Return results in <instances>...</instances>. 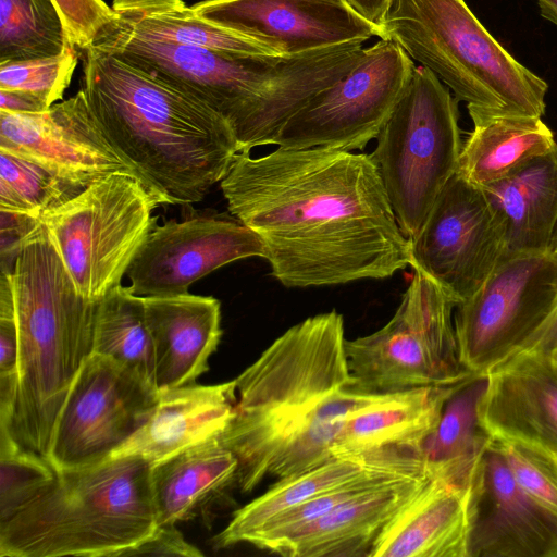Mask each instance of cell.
I'll list each match as a JSON object with an SVG mask.
<instances>
[{"label": "cell", "mask_w": 557, "mask_h": 557, "mask_svg": "<svg viewBox=\"0 0 557 557\" xmlns=\"http://www.w3.org/2000/svg\"><path fill=\"white\" fill-rule=\"evenodd\" d=\"M231 214L262 240L286 287L386 278L410 263L371 154L278 147L236 154L220 182Z\"/></svg>", "instance_id": "cell-1"}, {"label": "cell", "mask_w": 557, "mask_h": 557, "mask_svg": "<svg viewBox=\"0 0 557 557\" xmlns=\"http://www.w3.org/2000/svg\"><path fill=\"white\" fill-rule=\"evenodd\" d=\"M346 341L337 311L307 318L235 379V411L220 437L239 461L242 492L334 459L347 420L383 394L354 387Z\"/></svg>", "instance_id": "cell-2"}, {"label": "cell", "mask_w": 557, "mask_h": 557, "mask_svg": "<svg viewBox=\"0 0 557 557\" xmlns=\"http://www.w3.org/2000/svg\"><path fill=\"white\" fill-rule=\"evenodd\" d=\"M82 88L113 146L160 205H189L221 182L239 144L230 124L197 99L151 74L88 48Z\"/></svg>", "instance_id": "cell-3"}, {"label": "cell", "mask_w": 557, "mask_h": 557, "mask_svg": "<svg viewBox=\"0 0 557 557\" xmlns=\"http://www.w3.org/2000/svg\"><path fill=\"white\" fill-rule=\"evenodd\" d=\"M11 274L18 334V386L7 429L47 459L59 412L94 351L99 301L75 286L39 220L24 237Z\"/></svg>", "instance_id": "cell-4"}, {"label": "cell", "mask_w": 557, "mask_h": 557, "mask_svg": "<svg viewBox=\"0 0 557 557\" xmlns=\"http://www.w3.org/2000/svg\"><path fill=\"white\" fill-rule=\"evenodd\" d=\"M151 465L136 456L57 471L0 522V557H120L157 528Z\"/></svg>", "instance_id": "cell-5"}, {"label": "cell", "mask_w": 557, "mask_h": 557, "mask_svg": "<svg viewBox=\"0 0 557 557\" xmlns=\"http://www.w3.org/2000/svg\"><path fill=\"white\" fill-rule=\"evenodd\" d=\"M467 106L542 117L547 83L516 60L465 0H392L380 23Z\"/></svg>", "instance_id": "cell-6"}, {"label": "cell", "mask_w": 557, "mask_h": 557, "mask_svg": "<svg viewBox=\"0 0 557 557\" xmlns=\"http://www.w3.org/2000/svg\"><path fill=\"white\" fill-rule=\"evenodd\" d=\"M90 48L107 51L209 107L230 124L240 152L274 144L281 129L273 103L277 87L306 54H240L176 45L135 34L116 18Z\"/></svg>", "instance_id": "cell-7"}, {"label": "cell", "mask_w": 557, "mask_h": 557, "mask_svg": "<svg viewBox=\"0 0 557 557\" xmlns=\"http://www.w3.org/2000/svg\"><path fill=\"white\" fill-rule=\"evenodd\" d=\"M457 101L435 74L416 66L376 137L371 157L408 239L456 174L462 147Z\"/></svg>", "instance_id": "cell-8"}, {"label": "cell", "mask_w": 557, "mask_h": 557, "mask_svg": "<svg viewBox=\"0 0 557 557\" xmlns=\"http://www.w3.org/2000/svg\"><path fill=\"white\" fill-rule=\"evenodd\" d=\"M159 201L135 177H103L46 212L45 225L77 289L100 301L121 285L154 227Z\"/></svg>", "instance_id": "cell-9"}, {"label": "cell", "mask_w": 557, "mask_h": 557, "mask_svg": "<svg viewBox=\"0 0 557 557\" xmlns=\"http://www.w3.org/2000/svg\"><path fill=\"white\" fill-rule=\"evenodd\" d=\"M413 271L392 319L372 334L346 341L354 387L359 391L453 385L474 375L459 360L456 301L422 271Z\"/></svg>", "instance_id": "cell-10"}, {"label": "cell", "mask_w": 557, "mask_h": 557, "mask_svg": "<svg viewBox=\"0 0 557 557\" xmlns=\"http://www.w3.org/2000/svg\"><path fill=\"white\" fill-rule=\"evenodd\" d=\"M557 304V252L507 253L455 309L459 360L485 374L516 354Z\"/></svg>", "instance_id": "cell-11"}, {"label": "cell", "mask_w": 557, "mask_h": 557, "mask_svg": "<svg viewBox=\"0 0 557 557\" xmlns=\"http://www.w3.org/2000/svg\"><path fill=\"white\" fill-rule=\"evenodd\" d=\"M393 40L366 48L360 61L283 125L274 145L290 149L326 147L352 151L377 137L414 70Z\"/></svg>", "instance_id": "cell-12"}, {"label": "cell", "mask_w": 557, "mask_h": 557, "mask_svg": "<svg viewBox=\"0 0 557 557\" xmlns=\"http://www.w3.org/2000/svg\"><path fill=\"white\" fill-rule=\"evenodd\" d=\"M159 395L136 371L92 352L59 412L47 460L57 471L107 460L146 422Z\"/></svg>", "instance_id": "cell-13"}, {"label": "cell", "mask_w": 557, "mask_h": 557, "mask_svg": "<svg viewBox=\"0 0 557 557\" xmlns=\"http://www.w3.org/2000/svg\"><path fill=\"white\" fill-rule=\"evenodd\" d=\"M409 265L460 304L473 295L507 253L502 216L481 187L458 174L445 185L416 237Z\"/></svg>", "instance_id": "cell-14"}, {"label": "cell", "mask_w": 557, "mask_h": 557, "mask_svg": "<svg viewBox=\"0 0 557 557\" xmlns=\"http://www.w3.org/2000/svg\"><path fill=\"white\" fill-rule=\"evenodd\" d=\"M0 150L81 189L112 174H127L149 191L137 168L110 141L82 90L44 112L0 111Z\"/></svg>", "instance_id": "cell-15"}, {"label": "cell", "mask_w": 557, "mask_h": 557, "mask_svg": "<svg viewBox=\"0 0 557 557\" xmlns=\"http://www.w3.org/2000/svg\"><path fill=\"white\" fill-rule=\"evenodd\" d=\"M265 257L260 237L236 218L197 216L154 226L128 268L140 297L188 293L189 286L236 260Z\"/></svg>", "instance_id": "cell-16"}, {"label": "cell", "mask_w": 557, "mask_h": 557, "mask_svg": "<svg viewBox=\"0 0 557 557\" xmlns=\"http://www.w3.org/2000/svg\"><path fill=\"white\" fill-rule=\"evenodd\" d=\"M194 13L250 38L277 55H299L382 38L380 26L345 0H205Z\"/></svg>", "instance_id": "cell-17"}, {"label": "cell", "mask_w": 557, "mask_h": 557, "mask_svg": "<svg viewBox=\"0 0 557 557\" xmlns=\"http://www.w3.org/2000/svg\"><path fill=\"white\" fill-rule=\"evenodd\" d=\"M483 482L484 458L468 473H426L369 557H470Z\"/></svg>", "instance_id": "cell-18"}, {"label": "cell", "mask_w": 557, "mask_h": 557, "mask_svg": "<svg viewBox=\"0 0 557 557\" xmlns=\"http://www.w3.org/2000/svg\"><path fill=\"white\" fill-rule=\"evenodd\" d=\"M557 517L517 483L496 447L484 455V482L470 557H556Z\"/></svg>", "instance_id": "cell-19"}, {"label": "cell", "mask_w": 557, "mask_h": 557, "mask_svg": "<svg viewBox=\"0 0 557 557\" xmlns=\"http://www.w3.org/2000/svg\"><path fill=\"white\" fill-rule=\"evenodd\" d=\"M479 405L492 438L536 442L557 449V371L547 357L516 354L486 373Z\"/></svg>", "instance_id": "cell-20"}, {"label": "cell", "mask_w": 557, "mask_h": 557, "mask_svg": "<svg viewBox=\"0 0 557 557\" xmlns=\"http://www.w3.org/2000/svg\"><path fill=\"white\" fill-rule=\"evenodd\" d=\"M236 400L235 380L162 389L146 422L108 459L136 456L154 466L221 435L233 418Z\"/></svg>", "instance_id": "cell-21"}, {"label": "cell", "mask_w": 557, "mask_h": 557, "mask_svg": "<svg viewBox=\"0 0 557 557\" xmlns=\"http://www.w3.org/2000/svg\"><path fill=\"white\" fill-rule=\"evenodd\" d=\"M154 348L159 391L194 384L209 370L221 336V305L189 293L143 297Z\"/></svg>", "instance_id": "cell-22"}, {"label": "cell", "mask_w": 557, "mask_h": 557, "mask_svg": "<svg viewBox=\"0 0 557 557\" xmlns=\"http://www.w3.org/2000/svg\"><path fill=\"white\" fill-rule=\"evenodd\" d=\"M470 377L453 385L383 393L350 416L332 449L334 458L383 451L421 456L422 444L437 425L446 403Z\"/></svg>", "instance_id": "cell-23"}, {"label": "cell", "mask_w": 557, "mask_h": 557, "mask_svg": "<svg viewBox=\"0 0 557 557\" xmlns=\"http://www.w3.org/2000/svg\"><path fill=\"white\" fill-rule=\"evenodd\" d=\"M426 473L364 494L294 531L268 550L288 557H369L373 544Z\"/></svg>", "instance_id": "cell-24"}, {"label": "cell", "mask_w": 557, "mask_h": 557, "mask_svg": "<svg viewBox=\"0 0 557 557\" xmlns=\"http://www.w3.org/2000/svg\"><path fill=\"white\" fill-rule=\"evenodd\" d=\"M239 461L220 435L151 466L157 525L207 520L228 487L237 485Z\"/></svg>", "instance_id": "cell-25"}, {"label": "cell", "mask_w": 557, "mask_h": 557, "mask_svg": "<svg viewBox=\"0 0 557 557\" xmlns=\"http://www.w3.org/2000/svg\"><path fill=\"white\" fill-rule=\"evenodd\" d=\"M473 129L456 174L484 188L552 151L557 143L542 117L467 106Z\"/></svg>", "instance_id": "cell-26"}, {"label": "cell", "mask_w": 557, "mask_h": 557, "mask_svg": "<svg viewBox=\"0 0 557 557\" xmlns=\"http://www.w3.org/2000/svg\"><path fill=\"white\" fill-rule=\"evenodd\" d=\"M483 189L502 216L507 253L549 250L557 227V146Z\"/></svg>", "instance_id": "cell-27"}, {"label": "cell", "mask_w": 557, "mask_h": 557, "mask_svg": "<svg viewBox=\"0 0 557 557\" xmlns=\"http://www.w3.org/2000/svg\"><path fill=\"white\" fill-rule=\"evenodd\" d=\"M422 461L417 454L383 451L370 456L334 458L294 476L277 480L265 493L236 510L228 524L214 536L215 547L247 543L276 515L329 492L369 470Z\"/></svg>", "instance_id": "cell-28"}, {"label": "cell", "mask_w": 557, "mask_h": 557, "mask_svg": "<svg viewBox=\"0 0 557 557\" xmlns=\"http://www.w3.org/2000/svg\"><path fill=\"white\" fill-rule=\"evenodd\" d=\"M116 22L161 41L240 54L273 53L259 42L197 16L184 0H113Z\"/></svg>", "instance_id": "cell-29"}, {"label": "cell", "mask_w": 557, "mask_h": 557, "mask_svg": "<svg viewBox=\"0 0 557 557\" xmlns=\"http://www.w3.org/2000/svg\"><path fill=\"white\" fill-rule=\"evenodd\" d=\"M486 385V374H475L448 399L437 425L421 447L426 473H466L481 463L492 441L479 419Z\"/></svg>", "instance_id": "cell-30"}, {"label": "cell", "mask_w": 557, "mask_h": 557, "mask_svg": "<svg viewBox=\"0 0 557 557\" xmlns=\"http://www.w3.org/2000/svg\"><path fill=\"white\" fill-rule=\"evenodd\" d=\"M111 357L154 383V348L144 298L119 285L99 302L94 351Z\"/></svg>", "instance_id": "cell-31"}, {"label": "cell", "mask_w": 557, "mask_h": 557, "mask_svg": "<svg viewBox=\"0 0 557 557\" xmlns=\"http://www.w3.org/2000/svg\"><path fill=\"white\" fill-rule=\"evenodd\" d=\"M72 46L53 0H0V63L58 55Z\"/></svg>", "instance_id": "cell-32"}, {"label": "cell", "mask_w": 557, "mask_h": 557, "mask_svg": "<svg viewBox=\"0 0 557 557\" xmlns=\"http://www.w3.org/2000/svg\"><path fill=\"white\" fill-rule=\"evenodd\" d=\"M424 472L422 461L369 470L349 482L276 515L258 532L251 535L247 543L268 550L273 544L288 536L294 531L341 506L388 484Z\"/></svg>", "instance_id": "cell-33"}, {"label": "cell", "mask_w": 557, "mask_h": 557, "mask_svg": "<svg viewBox=\"0 0 557 557\" xmlns=\"http://www.w3.org/2000/svg\"><path fill=\"white\" fill-rule=\"evenodd\" d=\"M81 190L42 166L0 150L1 211L40 220Z\"/></svg>", "instance_id": "cell-34"}, {"label": "cell", "mask_w": 557, "mask_h": 557, "mask_svg": "<svg viewBox=\"0 0 557 557\" xmlns=\"http://www.w3.org/2000/svg\"><path fill=\"white\" fill-rule=\"evenodd\" d=\"M57 470L42 456L24 449L0 428V522L32 502L55 479Z\"/></svg>", "instance_id": "cell-35"}, {"label": "cell", "mask_w": 557, "mask_h": 557, "mask_svg": "<svg viewBox=\"0 0 557 557\" xmlns=\"http://www.w3.org/2000/svg\"><path fill=\"white\" fill-rule=\"evenodd\" d=\"M520 487L557 517V449L517 438H492Z\"/></svg>", "instance_id": "cell-36"}, {"label": "cell", "mask_w": 557, "mask_h": 557, "mask_svg": "<svg viewBox=\"0 0 557 557\" xmlns=\"http://www.w3.org/2000/svg\"><path fill=\"white\" fill-rule=\"evenodd\" d=\"M81 52L72 46L58 55L2 62L0 89L30 91L51 107L69 87Z\"/></svg>", "instance_id": "cell-37"}, {"label": "cell", "mask_w": 557, "mask_h": 557, "mask_svg": "<svg viewBox=\"0 0 557 557\" xmlns=\"http://www.w3.org/2000/svg\"><path fill=\"white\" fill-rule=\"evenodd\" d=\"M18 386V334L11 278H0V425L9 426Z\"/></svg>", "instance_id": "cell-38"}, {"label": "cell", "mask_w": 557, "mask_h": 557, "mask_svg": "<svg viewBox=\"0 0 557 557\" xmlns=\"http://www.w3.org/2000/svg\"><path fill=\"white\" fill-rule=\"evenodd\" d=\"M71 42L79 50L90 48L115 21L116 14L103 0H53Z\"/></svg>", "instance_id": "cell-39"}, {"label": "cell", "mask_w": 557, "mask_h": 557, "mask_svg": "<svg viewBox=\"0 0 557 557\" xmlns=\"http://www.w3.org/2000/svg\"><path fill=\"white\" fill-rule=\"evenodd\" d=\"M184 556L199 557L202 552L188 543L176 524H160L140 543L126 549L121 556Z\"/></svg>", "instance_id": "cell-40"}, {"label": "cell", "mask_w": 557, "mask_h": 557, "mask_svg": "<svg viewBox=\"0 0 557 557\" xmlns=\"http://www.w3.org/2000/svg\"><path fill=\"white\" fill-rule=\"evenodd\" d=\"M555 349H557V304L546 321L516 354H531L549 358Z\"/></svg>", "instance_id": "cell-41"}, {"label": "cell", "mask_w": 557, "mask_h": 557, "mask_svg": "<svg viewBox=\"0 0 557 557\" xmlns=\"http://www.w3.org/2000/svg\"><path fill=\"white\" fill-rule=\"evenodd\" d=\"M50 107L39 96L21 89H0V111L8 113H39Z\"/></svg>", "instance_id": "cell-42"}, {"label": "cell", "mask_w": 557, "mask_h": 557, "mask_svg": "<svg viewBox=\"0 0 557 557\" xmlns=\"http://www.w3.org/2000/svg\"><path fill=\"white\" fill-rule=\"evenodd\" d=\"M364 20L380 26L392 0H345Z\"/></svg>", "instance_id": "cell-43"}, {"label": "cell", "mask_w": 557, "mask_h": 557, "mask_svg": "<svg viewBox=\"0 0 557 557\" xmlns=\"http://www.w3.org/2000/svg\"><path fill=\"white\" fill-rule=\"evenodd\" d=\"M541 15L557 25V0H536Z\"/></svg>", "instance_id": "cell-44"}, {"label": "cell", "mask_w": 557, "mask_h": 557, "mask_svg": "<svg viewBox=\"0 0 557 557\" xmlns=\"http://www.w3.org/2000/svg\"><path fill=\"white\" fill-rule=\"evenodd\" d=\"M549 250L557 252V227L555 230Z\"/></svg>", "instance_id": "cell-45"}, {"label": "cell", "mask_w": 557, "mask_h": 557, "mask_svg": "<svg viewBox=\"0 0 557 557\" xmlns=\"http://www.w3.org/2000/svg\"><path fill=\"white\" fill-rule=\"evenodd\" d=\"M549 359H550V361H552V363H553L554 368H555V369H556V371H557V349H555V350L550 354Z\"/></svg>", "instance_id": "cell-46"}, {"label": "cell", "mask_w": 557, "mask_h": 557, "mask_svg": "<svg viewBox=\"0 0 557 557\" xmlns=\"http://www.w3.org/2000/svg\"><path fill=\"white\" fill-rule=\"evenodd\" d=\"M556 557H557V554H556Z\"/></svg>", "instance_id": "cell-47"}]
</instances>
